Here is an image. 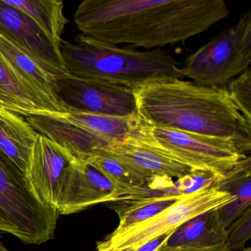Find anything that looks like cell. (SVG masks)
Wrapping results in <instances>:
<instances>
[{"label": "cell", "instance_id": "obj_26", "mask_svg": "<svg viewBox=\"0 0 251 251\" xmlns=\"http://www.w3.org/2000/svg\"><path fill=\"white\" fill-rule=\"evenodd\" d=\"M155 251H230L226 245H217L208 248H192V247H164L161 246ZM243 251H251V248H245Z\"/></svg>", "mask_w": 251, "mask_h": 251}, {"label": "cell", "instance_id": "obj_10", "mask_svg": "<svg viewBox=\"0 0 251 251\" xmlns=\"http://www.w3.org/2000/svg\"><path fill=\"white\" fill-rule=\"evenodd\" d=\"M0 33L60 77L70 75L61 52L37 25L23 11L0 0Z\"/></svg>", "mask_w": 251, "mask_h": 251}, {"label": "cell", "instance_id": "obj_3", "mask_svg": "<svg viewBox=\"0 0 251 251\" xmlns=\"http://www.w3.org/2000/svg\"><path fill=\"white\" fill-rule=\"evenodd\" d=\"M61 52L70 75L133 91L158 82L183 78L179 63L162 48L139 51L80 34L75 43L63 41Z\"/></svg>", "mask_w": 251, "mask_h": 251}, {"label": "cell", "instance_id": "obj_13", "mask_svg": "<svg viewBox=\"0 0 251 251\" xmlns=\"http://www.w3.org/2000/svg\"><path fill=\"white\" fill-rule=\"evenodd\" d=\"M0 108L25 117L62 114L50 101L25 80L1 53Z\"/></svg>", "mask_w": 251, "mask_h": 251}, {"label": "cell", "instance_id": "obj_17", "mask_svg": "<svg viewBox=\"0 0 251 251\" xmlns=\"http://www.w3.org/2000/svg\"><path fill=\"white\" fill-rule=\"evenodd\" d=\"M39 134L25 117L0 108V151L25 175Z\"/></svg>", "mask_w": 251, "mask_h": 251}, {"label": "cell", "instance_id": "obj_8", "mask_svg": "<svg viewBox=\"0 0 251 251\" xmlns=\"http://www.w3.org/2000/svg\"><path fill=\"white\" fill-rule=\"evenodd\" d=\"M58 98L67 111L111 117L136 115L132 89L102 80L64 76L58 79Z\"/></svg>", "mask_w": 251, "mask_h": 251}, {"label": "cell", "instance_id": "obj_28", "mask_svg": "<svg viewBox=\"0 0 251 251\" xmlns=\"http://www.w3.org/2000/svg\"><path fill=\"white\" fill-rule=\"evenodd\" d=\"M103 251H136V250L133 249H123V250H106Z\"/></svg>", "mask_w": 251, "mask_h": 251}, {"label": "cell", "instance_id": "obj_19", "mask_svg": "<svg viewBox=\"0 0 251 251\" xmlns=\"http://www.w3.org/2000/svg\"><path fill=\"white\" fill-rule=\"evenodd\" d=\"M226 228L218 209L199 214L179 226L161 246L208 248L224 245Z\"/></svg>", "mask_w": 251, "mask_h": 251}, {"label": "cell", "instance_id": "obj_23", "mask_svg": "<svg viewBox=\"0 0 251 251\" xmlns=\"http://www.w3.org/2000/svg\"><path fill=\"white\" fill-rule=\"evenodd\" d=\"M236 109L251 125V70L248 69L229 82L226 87Z\"/></svg>", "mask_w": 251, "mask_h": 251}, {"label": "cell", "instance_id": "obj_5", "mask_svg": "<svg viewBox=\"0 0 251 251\" xmlns=\"http://www.w3.org/2000/svg\"><path fill=\"white\" fill-rule=\"evenodd\" d=\"M251 11L188 56L181 69L183 77L210 87L224 86L250 68Z\"/></svg>", "mask_w": 251, "mask_h": 251}, {"label": "cell", "instance_id": "obj_12", "mask_svg": "<svg viewBox=\"0 0 251 251\" xmlns=\"http://www.w3.org/2000/svg\"><path fill=\"white\" fill-rule=\"evenodd\" d=\"M117 188L86 159H77L69 176L58 205V214H75L114 199Z\"/></svg>", "mask_w": 251, "mask_h": 251}, {"label": "cell", "instance_id": "obj_21", "mask_svg": "<svg viewBox=\"0 0 251 251\" xmlns=\"http://www.w3.org/2000/svg\"><path fill=\"white\" fill-rule=\"evenodd\" d=\"M23 11L45 33L57 50L61 52L62 35L70 21L64 14V2L59 0H4Z\"/></svg>", "mask_w": 251, "mask_h": 251}, {"label": "cell", "instance_id": "obj_6", "mask_svg": "<svg viewBox=\"0 0 251 251\" xmlns=\"http://www.w3.org/2000/svg\"><path fill=\"white\" fill-rule=\"evenodd\" d=\"M211 178L199 189L183 194L171 206L154 217L125 230H114L98 242L97 251L138 248L165 233H171L190 219L230 203L234 198L220 190Z\"/></svg>", "mask_w": 251, "mask_h": 251}, {"label": "cell", "instance_id": "obj_29", "mask_svg": "<svg viewBox=\"0 0 251 251\" xmlns=\"http://www.w3.org/2000/svg\"><path fill=\"white\" fill-rule=\"evenodd\" d=\"M0 251H10L4 246L2 242H0Z\"/></svg>", "mask_w": 251, "mask_h": 251}, {"label": "cell", "instance_id": "obj_9", "mask_svg": "<svg viewBox=\"0 0 251 251\" xmlns=\"http://www.w3.org/2000/svg\"><path fill=\"white\" fill-rule=\"evenodd\" d=\"M77 159L61 145L39 134L26 176L44 202L58 209L66 183Z\"/></svg>", "mask_w": 251, "mask_h": 251}, {"label": "cell", "instance_id": "obj_11", "mask_svg": "<svg viewBox=\"0 0 251 251\" xmlns=\"http://www.w3.org/2000/svg\"><path fill=\"white\" fill-rule=\"evenodd\" d=\"M140 130L123 142L111 144L107 151L145 180L157 177L180 179L193 174L189 167L167 156L150 143Z\"/></svg>", "mask_w": 251, "mask_h": 251}, {"label": "cell", "instance_id": "obj_24", "mask_svg": "<svg viewBox=\"0 0 251 251\" xmlns=\"http://www.w3.org/2000/svg\"><path fill=\"white\" fill-rule=\"evenodd\" d=\"M251 237V207L247 208L226 228L225 245L230 251H243Z\"/></svg>", "mask_w": 251, "mask_h": 251}, {"label": "cell", "instance_id": "obj_27", "mask_svg": "<svg viewBox=\"0 0 251 251\" xmlns=\"http://www.w3.org/2000/svg\"><path fill=\"white\" fill-rule=\"evenodd\" d=\"M171 233H165V234L161 235L158 236L156 239L148 242L145 245H142L140 248L136 250V251H155L158 248H159L164 242L167 240V238L170 236Z\"/></svg>", "mask_w": 251, "mask_h": 251}, {"label": "cell", "instance_id": "obj_18", "mask_svg": "<svg viewBox=\"0 0 251 251\" xmlns=\"http://www.w3.org/2000/svg\"><path fill=\"white\" fill-rule=\"evenodd\" d=\"M52 116L77 126L110 144L122 142L135 136L145 123L138 114L119 117L69 111Z\"/></svg>", "mask_w": 251, "mask_h": 251}, {"label": "cell", "instance_id": "obj_25", "mask_svg": "<svg viewBox=\"0 0 251 251\" xmlns=\"http://www.w3.org/2000/svg\"><path fill=\"white\" fill-rule=\"evenodd\" d=\"M180 198V196H179L161 200V201H157L153 203L141 207L134 211H130L128 214L120 217V224L116 229V231H120V230L128 228V227L136 226L139 223H142V222L154 217L165 210L166 208L171 206Z\"/></svg>", "mask_w": 251, "mask_h": 251}, {"label": "cell", "instance_id": "obj_7", "mask_svg": "<svg viewBox=\"0 0 251 251\" xmlns=\"http://www.w3.org/2000/svg\"><path fill=\"white\" fill-rule=\"evenodd\" d=\"M141 134L175 161L189 167L193 173H205L216 180L224 177L248 155L229 141L201 136L144 123Z\"/></svg>", "mask_w": 251, "mask_h": 251}, {"label": "cell", "instance_id": "obj_22", "mask_svg": "<svg viewBox=\"0 0 251 251\" xmlns=\"http://www.w3.org/2000/svg\"><path fill=\"white\" fill-rule=\"evenodd\" d=\"M117 189L142 186L146 180L133 173L127 166L107 151H102L87 158Z\"/></svg>", "mask_w": 251, "mask_h": 251}, {"label": "cell", "instance_id": "obj_4", "mask_svg": "<svg viewBox=\"0 0 251 251\" xmlns=\"http://www.w3.org/2000/svg\"><path fill=\"white\" fill-rule=\"evenodd\" d=\"M59 214L35 192L26 175L0 151V232L27 245L55 236Z\"/></svg>", "mask_w": 251, "mask_h": 251}, {"label": "cell", "instance_id": "obj_16", "mask_svg": "<svg viewBox=\"0 0 251 251\" xmlns=\"http://www.w3.org/2000/svg\"><path fill=\"white\" fill-rule=\"evenodd\" d=\"M0 53L14 70L62 113L68 112L58 98L60 76L0 33Z\"/></svg>", "mask_w": 251, "mask_h": 251}, {"label": "cell", "instance_id": "obj_20", "mask_svg": "<svg viewBox=\"0 0 251 251\" xmlns=\"http://www.w3.org/2000/svg\"><path fill=\"white\" fill-rule=\"evenodd\" d=\"M214 183L220 190L228 192L234 200L219 208L223 226L227 228L247 208L251 207V158L240 160L224 177Z\"/></svg>", "mask_w": 251, "mask_h": 251}, {"label": "cell", "instance_id": "obj_14", "mask_svg": "<svg viewBox=\"0 0 251 251\" xmlns=\"http://www.w3.org/2000/svg\"><path fill=\"white\" fill-rule=\"evenodd\" d=\"M26 120L39 132L71 152L79 159H87L111 144L100 138L52 115L29 116Z\"/></svg>", "mask_w": 251, "mask_h": 251}, {"label": "cell", "instance_id": "obj_2", "mask_svg": "<svg viewBox=\"0 0 251 251\" xmlns=\"http://www.w3.org/2000/svg\"><path fill=\"white\" fill-rule=\"evenodd\" d=\"M133 92L138 115L148 126L225 139L242 153L251 152V125L236 109L225 86L176 79Z\"/></svg>", "mask_w": 251, "mask_h": 251}, {"label": "cell", "instance_id": "obj_1", "mask_svg": "<svg viewBox=\"0 0 251 251\" xmlns=\"http://www.w3.org/2000/svg\"><path fill=\"white\" fill-rule=\"evenodd\" d=\"M229 14L223 0H84L74 18L84 36L151 50L186 42Z\"/></svg>", "mask_w": 251, "mask_h": 251}, {"label": "cell", "instance_id": "obj_15", "mask_svg": "<svg viewBox=\"0 0 251 251\" xmlns=\"http://www.w3.org/2000/svg\"><path fill=\"white\" fill-rule=\"evenodd\" d=\"M194 181L192 176L177 179V182L173 181L170 177H152L147 179L146 183L142 186L117 189L114 199L106 204L120 218L141 207L191 192L189 189Z\"/></svg>", "mask_w": 251, "mask_h": 251}]
</instances>
